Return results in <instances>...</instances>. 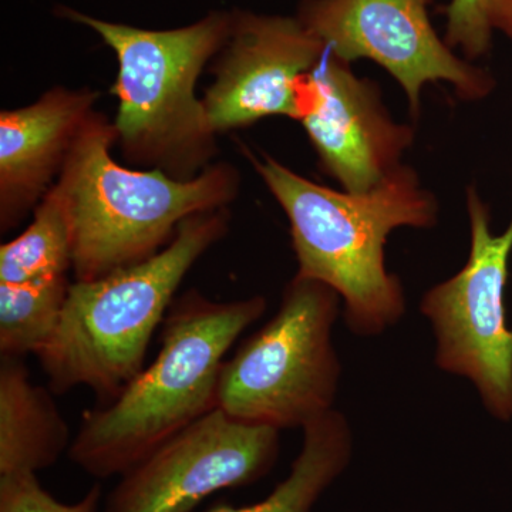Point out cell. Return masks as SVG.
Returning a JSON list of instances; mask_svg holds the SVG:
<instances>
[{"instance_id":"obj_1","label":"cell","mask_w":512,"mask_h":512,"mask_svg":"<svg viewBox=\"0 0 512 512\" xmlns=\"http://www.w3.org/2000/svg\"><path fill=\"white\" fill-rule=\"evenodd\" d=\"M247 154L288 218L296 275L338 293L343 318L356 335H382L397 325L406 296L387 269V239L394 229L433 228L439 220V202L416 171L402 165L373 190L336 191L271 156Z\"/></svg>"},{"instance_id":"obj_2","label":"cell","mask_w":512,"mask_h":512,"mask_svg":"<svg viewBox=\"0 0 512 512\" xmlns=\"http://www.w3.org/2000/svg\"><path fill=\"white\" fill-rule=\"evenodd\" d=\"M265 311L264 296L215 302L184 293L165 316L156 360L116 399L84 413L69 448L73 464L97 480L121 477L218 409L224 357Z\"/></svg>"},{"instance_id":"obj_3","label":"cell","mask_w":512,"mask_h":512,"mask_svg":"<svg viewBox=\"0 0 512 512\" xmlns=\"http://www.w3.org/2000/svg\"><path fill=\"white\" fill-rule=\"evenodd\" d=\"M228 225L227 208L192 215L173 241L146 261L70 285L55 335L36 356L49 389L64 394L84 386L100 404L116 399L143 369L181 282L225 237Z\"/></svg>"},{"instance_id":"obj_4","label":"cell","mask_w":512,"mask_h":512,"mask_svg":"<svg viewBox=\"0 0 512 512\" xmlns=\"http://www.w3.org/2000/svg\"><path fill=\"white\" fill-rule=\"evenodd\" d=\"M116 128L94 111L59 174L72 212L77 282L136 265L167 247L187 218L227 208L238 195L231 164L208 165L191 180L116 163Z\"/></svg>"},{"instance_id":"obj_5","label":"cell","mask_w":512,"mask_h":512,"mask_svg":"<svg viewBox=\"0 0 512 512\" xmlns=\"http://www.w3.org/2000/svg\"><path fill=\"white\" fill-rule=\"evenodd\" d=\"M59 15L92 29L117 57L113 126L124 157L177 180L202 173L217 153L218 134L195 87L227 42L232 10H212L192 25L167 30L107 22L67 6Z\"/></svg>"},{"instance_id":"obj_6","label":"cell","mask_w":512,"mask_h":512,"mask_svg":"<svg viewBox=\"0 0 512 512\" xmlns=\"http://www.w3.org/2000/svg\"><path fill=\"white\" fill-rule=\"evenodd\" d=\"M340 296L296 275L274 318L222 366L217 406L232 419L305 429L335 407L342 365L332 342Z\"/></svg>"},{"instance_id":"obj_7","label":"cell","mask_w":512,"mask_h":512,"mask_svg":"<svg viewBox=\"0 0 512 512\" xmlns=\"http://www.w3.org/2000/svg\"><path fill=\"white\" fill-rule=\"evenodd\" d=\"M470 255L463 269L421 299L436 338V365L470 380L485 410L512 419V330L504 291L512 252V220L503 234L491 231L490 207L474 185L467 190Z\"/></svg>"},{"instance_id":"obj_8","label":"cell","mask_w":512,"mask_h":512,"mask_svg":"<svg viewBox=\"0 0 512 512\" xmlns=\"http://www.w3.org/2000/svg\"><path fill=\"white\" fill-rule=\"evenodd\" d=\"M433 0H301L296 16L343 62L372 60L396 80L419 117L429 83L453 86L463 100L493 92L494 77L461 59L430 19Z\"/></svg>"},{"instance_id":"obj_9","label":"cell","mask_w":512,"mask_h":512,"mask_svg":"<svg viewBox=\"0 0 512 512\" xmlns=\"http://www.w3.org/2000/svg\"><path fill=\"white\" fill-rule=\"evenodd\" d=\"M279 433L212 410L124 473L103 512H195L211 495L271 473Z\"/></svg>"},{"instance_id":"obj_10","label":"cell","mask_w":512,"mask_h":512,"mask_svg":"<svg viewBox=\"0 0 512 512\" xmlns=\"http://www.w3.org/2000/svg\"><path fill=\"white\" fill-rule=\"evenodd\" d=\"M325 53L298 16L232 10L231 32L212 64L214 83L202 99L212 130L227 133L268 117L298 120L303 82Z\"/></svg>"},{"instance_id":"obj_11","label":"cell","mask_w":512,"mask_h":512,"mask_svg":"<svg viewBox=\"0 0 512 512\" xmlns=\"http://www.w3.org/2000/svg\"><path fill=\"white\" fill-rule=\"evenodd\" d=\"M298 121L322 170L348 192L382 184L414 141L413 128L390 116L379 87L328 50L303 82Z\"/></svg>"},{"instance_id":"obj_12","label":"cell","mask_w":512,"mask_h":512,"mask_svg":"<svg viewBox=\"0 0 512 512\" xmlns=\"http://www.w3.org/2000/svg\"><path fill=\"white\" fill-rule=\"evenodd\" d=\"M99 93L55 87L35 103L0 114V229L20 224L52 188L94 113Z\"/></svg>"},{"instance_id":"obj_13","label":"cell","mask_w":512,"mask_h":512,"mask_svg":"<svg viewBox=\"0 0 512 512\" xmlns=\"http://www.w3.org/2000/svg\"><path fill=\"white\" fill-rule=\"evenodd\" d=\"M52 393L23 359L0 357V476L39 474L69 453V424Z\"/></svg>"},{"instance_id":"obj_14","label":"cell","mask_w":512,"mask_h":512,"mask_svg":"<svg viewBox=\"0 0 512 512\" xmlns=\"http://www.w3.org/2000/svg\"><path fill=\"white\" fill-rule=\"evenodd\" d=\"M303 430L302 448L288 477L258 503L212 505L204 512H312L319 498L349 467L353 433L345 414L333 409Z\"/></svg>"},{"instance_id":"obj_15","label":"cell","mask_w":512,"mask_h":512,"mask_svg":"<svg viewBox=\"0 0 512 512\" xmlns=\"http://www.w3.org/2000/svg\"><path fill=\"white\" fill-rule=\"evenodd\" d=\"M74 234L69 198L59 181L35 208L29 227L0 248V284H23L67 275Z\"/></svg>"},{"instance_id":"obj_16","label":"cell","mask_w":512,"mask_h":512,"mask_svg":"<svg viewBox=\"0 0 512 512\" xmlns=\"http://www.w3.org/2000/svg\"><path fill=\"white\" fill-rule=\"evenodd\" d=\"M70 282L67 275L0 284V357L25 359L55 335Z\"/></svg>"},{"instance_id":"obj_17","label":"cell","mask_w":512,"mask_h":512,"mask_svg":"<svg viewBox=\"0 0 512 512\" xmlns=\"http://www.w3.org/2000/svg\"><path fill=\"white\" fill-rule=\"evenodd\" d=\"M103 503L99 483L80 500L63 503L43 487L37 474L0 476V512H99Z\"/></svg>"},{"instance_id":"obj_18","label":"cell","mask_w":512,"mask_h":512,"mask_svg":"<svg viewBox=\"0 0 512 512\" xmlns=\"http://www.w3.org/2000/svg\"><path fill=\"white\" fill-rule=\"evenodd\" d=\"M444 13V40L451 49L463 52L470 62L490 53L494 35L490 0H450Z\"/></svg>"},{"instance_id":"obj_19","label":"cell","mask_w":512,"mask_h":512,"mask_svg":"<svg viewBox=\"0 0 512 512\" xmlns=\"http://www.w3.org/2000/svg\"><path fill=\"white\" fill-rule=\"evenodd\" d=\"M491 25L512 40V0H490Z\"/></svg>"}]
</instances>
